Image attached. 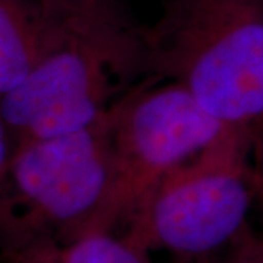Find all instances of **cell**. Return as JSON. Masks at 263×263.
Masks as SVG:
<instances>
[{
	"label": "cell",
	"mask_w": 263,
	"mask_h": 263,
	"mask_svg": "<svg viewBox=\"0 0 263 263\" xmlns=\"http://www.w3.org/2000/svg\"><path fill=\"white\" fill-rule=\"evenodd\" d=\"M148 76L124 0H81L28 78L0 100L13 148L91 126Z\"/></svg>",
	"instance_id": "6da1fadb"
},
{
	"label": "cell",
	"mask_w": 263,
	"mask_h": 263,
	"mask_svg": "<svg viewBox=\"0 0 263 263\" xmlns=\"http://www.w3.org/2000/svg\"><path fill=\"white\" fill-rule=\"evenodd\" d=\"M142 41L148 76L263 142V0H168Z\"/></svg>",
	"instance_id": "7a4b0ae2"
},
{
	"label": "cell",
	"mask_w": 263,
	"mask_h": 263,
	"mask_svg": "<svg viewBox=\"0 0 263 263\" xmlns=\"http://www.w3.org/2000/svg\"><path fill=\"white\" fill-rule=\"evenodd\" d=\"M263 142L250 129L228 126L215 141L171 170L135 208L123 238L145 252L184 260L214 257L247 224L257 199Z\"/></svg>",
	"instance_id": "3957f363"
},
{
	"label": "cell",
	"mask_w": 263,
	"mask_h": 263,
	"mask_svg": "<svg viewBox=\"0 0 263 263\" xmlns=\"http://www.w3.org/2000/svg\"><path fill=\"white\" fill-rule=\"evenodd\" d=\"M116 104L85 129L13 148L0 179V249L85 234L108 184Z\"/></svg>",
	"instance_id": "277c9868"
},
{
	"label": "cell",
	"mask_w": 263,
	"mask_h": 263,
	"mask_svg": "<svg viewBox=\"0 0 263 263\" xmlns=\"http://www.w3.org/2000/svg\"><path fill=\"white\" fill-rule=\"evenodd\" d=\"M227 127L180 85L155 76L142 79L116 104L108 184L84 235L113 233L124 226L162 177L215 141Z\"/></svg>",
	"instance_id": "5b68a950"
},
{
	"label": "cell",
	"mask_w": 263,
	"mask_h": 263,
	"mask_svg": "<svg viewBox=\"0 0 263 263\" xmlns=\"http://www.w3.org/2000/svg\"><path fill=\"white\" fill-rule=\"evenodd\" d=\"M69 3L0 0V100L18 88L56 41Z\"/></svg>",
	"instance_id": "8992f818"
},
{
	"label": "cell",
	"mask_w": 263,
	"mask_h": 263,
	"mask_svg": "<svg viewBox=\"0 0 263 263\" xmlns=\"http://www.w3.org/2000/svg\"><path fill=\"white\" fill-rule=\"evenodd\" d=\"M0 263H152L149 253L113 233H92L73 240L40 238L0 249Z\"/></svg>",
	"instance_id": "52a82bcc"
},
{
	"label": "cell",
	"mask_w": 263,
	"mask_h": 263,
	"mask_svg": "<svg viewBox=\"0 0 263 263\" xmlns=\"http://www.w3.org/2000/svg\"><path fill=\"white\" fill-rule=\"evenodd\" d=\"M202 263H263V235L247 222L230 245Z\"/></svg>",
	"instance_id": "ba28073f"
},
{
	"label": "cell",
	"mask_w": 263,
	"mask_h": 263,
	"mask_svg": "<svg viewBox=\"0 0 263 263\" xmlns=\"http://www.w3.org/2000/svg\"><path fill=\"white\" fill-rule=\"evenodd\" d=\"M12 152H13V142L6 124L0 116V179L3 177L5 171L8 168Z\"/></svg>",
	"instance_id": "9c48e42d"
},
{
	"label": "cell",
	"mask_w": 263,
	"mask_h": 263,
	"mask_svg": "<svg viewBox=\"0 0 263 263\" xmlns=\"http://www.w3.org/2000/svg\"><path fill=\"white\" fill-rule=\"evenodd\" d=\"M257 199L260 200V203L263 205V173H262V180H260V189H259V195H257Z\"/></svg>",
	"instance_id": "30bf717a"
},
{
	"label": "cell",
	"mask_w": 263,
	"mask_h": 263,
	"mask_svg": "<svg viewBox=\"0 0 263 263\" xmlns=\"http://www.w3.org/2000/svg\"><path fill=\"white\" fill-rule=\"evenodd\" d=\"M48 2H65V0H48Z\"/></svg>",
	"instance_id": "8fae6325"
}]
</instances>
